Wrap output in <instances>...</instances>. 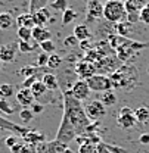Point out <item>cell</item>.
Listing matches in <instances>:
<instances>
[{
	"mask_svg": "<svg viewBox=\"0 0 149 153\" xmlns=\"http://www.w3.org/2000/svg\"><path fill=\"white\" fill-rule=\"evenodd\" d=\"M36 153H49L46 149V143H40L36 146Z\"/></svg>",
	"mask_w": 149,
	"mask_h": 153,
	"instance_id": "cell-47",
	"label": "cell"
},
{
	"mask_svg": "<svg viewBox=\"0 0 149 153\" xmlns=\"http://www.w3.org/2000/svg\"><path fill=\"white\" fill-rule=\"evenodd\" d=\"M16 36H18V38L21 41H31V40H33L31 30H28V28H18Z\"/></svg>",
	"mask_w": 149,
	"mask_h": 153,
	"instance_id": "cell-35",
	"label": "cell"
},
{
	"mask_svg": "<svg viewBox=\"0 0 149 153\" xmlns=\"http://www.w3.org/2000/svg\"><path fill=\"white\" fill-rule=\"evenodd\" d=\"M16 24L19 25V28H28L33 30L36 27V21H34V15L27 12V13H21L16 18Z\"/></svg>",
	"mask_w": 149,
	"mask_h": 153,
	"instance_id": "cell-18",
	"label": "cell"
},
{
	"mask_svg": "<svg viewBox=\"0 0 149 153\" xmlns=\"http://www.w3.org/2000/svg\"><path fill=\"white\" fill-rule=\"evenodd\" d=\"M36 68L34 66H25V68H22L21 69V74L25 76V78H28V76H36Z\"/></svg>",
	"mask_w": 149,
	"mask_h": 153,
	"instance_id": "cell-40",
	"label": "cell"
},
{
	"mask_svg": "<svg viewBox=\"0 0 149 153\" xmlns=\"http://www.w3.org/2000/svg\"><path fill=\"white\" fill-rule=\"evenodd\" d=\"M61 63H62V57L59 56V55H49V59H47V68L56 69V68H59Z\"/></svg>",
	"mask_w": 149,
	"mask_h": 153,
	"instance_id": "cell-33",
	"label": "cell"
},
{
	"mask_svg": "<svg viewBox=\"0 0 149 153\" xmlns=\"http://www.w3.org/2000/svg\"><path fill=\"white\" fill-rule=\"evenodd\" d=\"M105 149H106L109 153H127L124 149L117 147V146H111V144H105Z\"/></svg>",
	"mask_w": 149,
	"mask_h": 153,
	"instance_id": "cell-44",
	"label": "cell"
},
{
	"mask_svg": "<svg viewBox=\"0 0 149 153\" xmlns=\"http://www.w3.org/2000/svg\"><path fill=\"white\" fill-rule=\"evenodd\" d=\"M44 111V105L43 103H38V102H34L33 106H31V112L33 114H41Z\"/></svg>",
	"mask_w": 149,
	"mask_h": 153,
	"instance_id": "cell-43",
	"label": "cell"
},
{
	"mask_svg": "<svg viewBox=\"0 0 149 153\" xmlns=\"http://www.w3.org/2000/svg\"><path fill=\"white\" fill-rule=\"evenodd\" d=\"M0 130H7V131H10L13 135L21 137V138H24L27 134L31 131V130H28V128H25V127H21L18 124H15V122H12V121H7L6 118H1V116H0Z\"/></svg>",
	"mask_w": 149,
	"mask_h": 153,
	"instance_id": "cell-12",
	"label": "cell"
},
{
	"mask_svg": "<svg viewBox=\"0 0 149 153\" xmlns=\"http://www.w3.org/2000/svg\"><path fill=\"white\" fill-rule=\"evenodd\" d=\"M84 111L90 122H99L106 115V106H103L100 100H92L84 106Z\"/></svg>",
	"mask_w": 149,
	"mask_h": 153,
	"instance_id": "cell-7",
	"label": "cell"
},
{
	"mask_svg": "<svg viewBox=\"0 0 149 153\" xmlns=\"http://www.w3.org/2000/svg\"><path fill=\"white\" fill-rule=\"evenodd\" d=\"M136 118H134V111L129 108V106H124V108H121V111H120V114H118V118H117V124L121 127V128H124V130H129L131 127H134L136 125Z\"/></svg>",
	"mask_w": 149,
	"mask_h": 153,
	"instance_id": "cell-10",
	"label": "cell"
},
{
	"mask_svg": "<svg viewBox=\"0 0 149 153\" xmlns=\"http://www.w3.org/2000/svg\"><path fill=\"white\" fill-rule=\"evenodd\" d=\"M134 118L137 122H148L149 121V108L146 106H139L136 111H134Z\"/></svg>",
	"mask_w": 149,
	"mask_h": 153,
	"instance_id": "cell-25",
	"label": "cell"
},
{
	"mask_svg": "<svg viewBox=\"0 0 149 153\" xmlns=\"http://www.w3.org/2000/svg\"><path fill=\"white\" fill-rule=\"evenodd\" d=\"M16 52H18V44L16 43H7L0 46V60L10 63L15 60L16 57Z\"/></svg>",
	"mask_w": 149,
	"mask_h": 153,
	"instance_id": "cell-14",
	"label": "cell"
},
{
	"mask_svg": "<svg viewBox=\"0 0 149 153\" xmlns=\"http://www.w3.org/2000/svg\"><path fill=\"white\" fill-rule=\"evenodd\" d=\"M99 100L103 103V106H114V105L117 103V94H115L112 90H109V91L102 93Z\"/></svg>",
	"mask_w": 149,
	"mask_h": 153,
	"instance_id": "cell-26",
	"label": "cell"
},
{
	"mask_svg": "<svg viewBox=\"0 0 149 153\" xmlns=\"http://www.w3.org/2000/svg\"><path fill=\"white\" fill-rule=\"evenodd\" d=\"M75 137H77V134H75L74 127L71 125V122L68 121V118L65 115H62V121H61V125L58 128L55 140L59 141V143H62V144H67L68 146V143L74 141Z\"/></svg>",
	"mask_w": 149,
	"mask_h": 153,
	"instance_id": "cell-4",
	"label": "cell"
},
{
	"mask_svg": "<svg viewBox=\"0 0 149 153\" xmlns=\"http://www.w3.org/2000/svg\"><path fill=\"white\" fill-rule=\"evenodd\" d=\"M74 72L78 75V79L87 81L89 78H92V76L96 74V69H94L93 63H90V62H87V60H84V59H80V60L75 63Z\"/></svg>",
	"mask_w": 149,
	"mask_h": 153,
	"instance_id": "cell-11",
	"label": "cell"
},
{
	"mask_svg": "<svg viewBox=\"0 0 149 153\" xmlns=\"http://www.w3.org/2000/svg\"><path fill=\"white\" fill-rule=\"evenodd\" d=\"M78 46H80V49H81V50H84V52H89V50L92 49V47H90V41H89V40L80 41V44H78Z\"/></svg>",
	"mask_w": 149,
	"mask_h": 153,
	"instance_id": "cell-46",
	"label": "cell"
},
{
	"mask_svg": "<svg viewBox=\"0 0 149 153\" xmlns=\"http://www.w3.org/2000/svg\"><path fill=\"white\" fill-rule=\"evenodd\" d=\"M105 153H109V152H108V150H106V149H105Z\"/></svg>",
	"mask_w": 149,
	"mask_h": 153,
	"instance_id": "cell-50",
	"label": "cell"
},
{
	"mask_svg": "<svg viewBox=\"0 0 149 153\" xmlns=\"http://www.w3.org/2000/svg\"><path fill=\"white\" fill-rule=\"evenodd\" d=\"M139 21H140L142 24L149 25V1H148V4L140 10V13H139Z\"/></svg>",
	"mask_w": 149,
	"mask_h": 153,
	"instance_id": "cell-37",
	"label": "cell"
},
{
	"mask_svg": "<svg viewBox=\"0 0 149 153\" xmlns=\"http://www.w3.org/2000/svg\"><path fill=\"white\" fill-rule=\"evenodd\" d=\"M112 82V88H130L134 85V82H137V71L134 66L124 65L121 68H118L114 74L109 75Z\"/></svg>",
	"mask_w": 149,
	"mask_h": 153,
	"instance_id": "cell-2",
	"label": "cell"
},
{
	"mask_svg": "<svg viewBox=\"0 0 149 153\" xmlns=\"http://www.w3.org/2000/svg\"><path fill=\"white\" fill-rule=\"evenodd\" d=\"M16 44H18V52H21V53H31L36 50V44L31 41H21L19 40Z\"/></svg>",
	"mask_w": 149,
	"mask_h": 153,
	"instance_id": "cell-31",
	"label": "cell"
},
{
	"mask_svg": "<svg viewBox=\"0 0 149 153\" xmlns=\"http://www.w3.org/2000/svg\"><path fill=\"white\" fill-rule=\"evenodd\" d=\"M18 141H19V138L16 137V135H13V134H12L10 137H7V138L4 140V143H6V146H7L9 149H12V147H13V146H15V144H16Z\"/></svg>",
	"mask_w": 149,
	"mask_h": 153,
	"instance_id": "cell-41",
	"label": "cell"
},
{
	"mask_svg": "<svg viewBox=\"0 0 149 153\" xmlns=\"http://www.w3.org/2000/svg\"><path fill=\"white\" fill-rule=\"evenodd\" d=\"M149 0H124V6L127 10V19L130 24H134L139 21L140 10L148 4Z\"/></svg>",
	"mask_w": 149,
	"mask_h": 153,
	"instance_id": "cell-8",
	"label": "cell"
},
{
	"mask_svg": "<svg viewBox=\"0 0 149 153\" xmlns=\"http://www.w3.org/2000/svg\"><path fill=\"white\" fill-rule=\"evenodd\" d=\"M74 36L78 41H84V40H89L92 37V33L86 24H80L74 28Z\"/></svg>",
	"mask_w": 149,
	"mask_h": 153,
	"instance_id": "cell-21",
	"label": "cell"
},
{
	"mask_svg": "<svg viewBox=\"0 0 149 153\" xmlns=\"http://www.w3.org/2000/svg\"><path fill=\"white\" fill-rule=\"evenodd\" d=\"M62 97H64V115L68 118V121L74 127L75 134L77 135H84L87 133V128L92 122L86 115L83 103L73 96L71 90H65Z\"/></svg>",
	"mask_w": 149,
	"mask_h": 153,
	"instance_id": "cell-1",
	"label": "cell"
},
{
	"mask_svg": "<svg viewBox=\"0 0 149 153\" xmlns=\"http://www.w3.org/2000/svg\"><path fill=\"white\" fill-rule=\"evenodd\" d=\"M87 85L90 88V91H99V93H105L112 90V82L109 75H100V74H94L92 78L87 79Z\"/></svg>",
	"mask_w": 149,
	"mask_h": 153,
	"instance_id": "cell-5",
	"label": "cell"
},
{
	"mask_svg": "<svg viewBox=\"0 0 149 153\" xmlns=\"http://www.w3.org/2000/svg\"><path fill=\"white\" fill-rule=\"evenodd\" d=\"M139 141H140L142 144H149V134H142V135L139 137Z\"/></svg>",
	"mask_w": 149,
	"mask_h": 153,
	"instance_id": "cell-48",
	"label": "cell"
},
{
	"mask_svg": "<svg viewBox=\"0 0 149 153\" xmlns=\"http://www.w3.org/2000/svg\"><path fill=\"white\" fill-rule=\"evenodd\" d=\"M71 93L80 102L86 100L89 97V94H90V88L87 85V81H84V79H77V81H74L73 82V87H71Z\"/></svg>",
	"mask_w": 149,
	"mask_h": 153,
	"instance_id": "cell-13",
	"label": "cell"
},
{
	"mask_svg": "<svg viewBox=\"0 0 149 153\" xmlns=\"http://www.w3.org/2000/svg\"><path fill=\"white\" fill-rule=\"evenodd\" d=\"M78 153H105V144L87 141V143L78 146Z\"/></svg>",
	"mask_w": 149,
	"mask_h": 153,
	"instance_id": "cell-17",
	"label": "cell"
},
{
	"mask_svg": "<svg viewBox=\"0 0 149 153\" xmlns=\"http://www.w3.org/2000/svg\"><path fill=\"white\" fill-rule=\"evenodd\" d=\"M47 59H49V55L47 53H40L37 57V66H44V65H47Z\"/></svg>",
	"mask_w": 149,
	"mask_h": 153,
	"instance_id": "cell-42",
	"label": "cell"
},
{
	"mask_svg": "<svg viewBox=\"0 0 149 153\" xmlns=\"http://www.w3.org/2000/svg\"><path fill=\"white\" fill-rule=\"evenodd\" d=\"M0 112L3 115H12L13 112H15V109L9 105V102L7 100H4V99H0Z\"/></svg>",
	"mask_w": 149,
	"mask_h": 153,
	"instance_id": "cell-34",
	"label": "cell"
},
{
	"mask_svg": "<svg viewBox=\"0 0 149 153\" xmlns=\"http://www.w3.org/2000/svg\"><path fill=\"white\" fill-rule=\"evenodd\" d=\"M103 18V4L100 0H87V12H86V25L96 19Z\"/></svg>",
	"mask_w": 149,
	"mask_h": 153,
	"instance_id": "cell-9",
	"label": "cell"
},
{
	"mask_svg": "<svg viewBox=\"0 0 149 153\" xmlns=\"http://www.w3.org/2000/svg\"><path fill=\"white\" fill-rule=\"evenodd\" d=\"M94 69H96V74H100V75H106V74H114L117 69H118V65H120V60L118 57H102L99 59L97 62H94Z\"/></svg>",
	"mask_w": 149,
	"mask_h": 153,
	"instance_id": "cell-6",
	"label": "cell"
},
{
	"mask_svg": "<svg viewBox=\"0 0 149 153\" xmlns=\"http://www.w3.org/2000/svg\"><path fill=\"white\" fill-rule=\"evenodd\" d=\"M16 100H18V103L21 106H24V109H28V106H33V103L36 102V99H34V96L31 93V90L30 88H19L18 91H16Z\"/></svg>",
	"mask_w": 149,
	"mask_h": 153,
	"instance_id": "cell-15",
	"label": "cell"
},
{
	"mask_svg": "<svg viewBox=\"0 0 149 153\" xmlns=\"http://www.w3.org/2000/svg\"><path fill=\"white\" fill-rule=\"evenodd\" d=\"M22 141H25L28 144H33V146H37L40 143H46V137H44L43 133H38L36 130H31L30 133L22 138Z\"/></svg>",
	"mask_w": 149,
	"mask_h": 153,
	"instance_id": "cell-19",
	"label": "cell"
},
{
	"mask_svg": "<svg viewBox=\"0 0 149 153\" xmlns=\"http://www.w3.org/2000/svg\"><path fill=\"white\" fill-rule=\"evenodd\" d=\"M15 25V19L9 12L0 13V30H9Z\"/></svg>",
	"mask_w": 149,
	"mask_h": 153,
	"instance_id": "cell-24",
	"label": "cell"
},
{
	"mask_svg": "<svg viewBox=\"0 0 149 153\" xmlns=\"http://www.w3.org/2000/svg\"><path fill=\"white\" fill-rule=\"evenodd\" d=\"M78 16V13L75 12L74 9H67L65 12H62V25H70V24H73L75 19Z\"/></svg>",
	"mask_w": 149,
	"mask_h": 153,
	"instance_id": "cell-27",
	"label": "cell"
},
{
	"mask_svg": "<svg viewBox=\"0 0 149 153\" xmlns=\"http://www.w3.org/2000/svg\"><path fill=\"white\" fill-rule=\"evenodd\" d=\"M30 90H31V93H33V96H34V99H36V100H41V99L44 97V94L49 91V90L44 87V84H43L41 81H38V79L33 84V85H31V88H30Z\"/></svg>",
	"mask_w": 149,
	"mask_h": 153,
	"instance_id": "cell-23",
	"label": "cell"
},
{
	"mask_svg": "<svg viewBox=\"0 0 149 153\" xmlns=\"http://www.w3.org/2000/svg\"><path fill=\"white\" fill-rule=\"evenodd\" d=\"M12 96H15V88H13L12 84H1L0 85V97L1 99L6 100V99H9Z\"/></svg>",
	"mask_w": 149,
	"mask_h": 153,
	"instance_id": "cell-30",
	"label": "cell"
},
{
	"mask_svg": "<svg viewBox=\"0 0 149 153\" xmlns=\"http://www.w3.org/2000/svg\"><path fill=\"white\" fill-rule=\"evenodd\" d=\"M31 36H33V40L37 41L38 44L43 43V41L50 40V37H52L50 31H49L46 27H38V25H36V27L31 30Z\"/></svg>",
	"mask_w": 149,
	"mask_h": 153,
	"instance_id": "cell-16",
	"label": "cell"
},
{
	"mask_svg": "<svg viewBox=\"0 0 149 153\" xmlns=\"http://www.w3.org/2000/svg\"><path fill=\"white\" fill-rule=\"evenodd\" d=\"M12 1H15V0H12Z\"/></svg>",
	"mask_w": 149,
	"mask_h": 153,
	"instance_id": "cell-51",
	"label": "cell"
},
{
	"mask_svg": "<svg viewBox=\"0 0 149 153\" xmlns=\"http://www.w3.org/2000/svg\"><path fill=\"white\" fill-rule=\"evenodd\" d=\"M131 25L129 21H124V22H120L118 25H117V33H118V36H121V37H129L130 36V31H131Z\"/></svg>",
	"mask_w": 149,
	"mask_h": 153,
	"instance_id": "cell-28",
	"label": "cell"
},
{
	"mask_svg": "<svg viewBox=\"0 0 149 153\" xmlns=\"http://www.w3.org/2000/svg\"><path fill=\"white\" fill-rule=\"evenodd\" d=\"M49 1H50V0H30V3H28L30 13H34V12H37L40 9L47 7V3H49Z\"/></svg>",
	"mask_w": 149,
	"mask_h": 153,
	"instance_id": "cell-29",
	"label": "cell"
},
{
	"mask_svg": "<svg viewBox=\"0 0 149 153\" xmlns=\"http://www.w3.org/2000/svg\"><path fill=\"white\" fill-rule=\"evenodd\" d=\"M103 18L111 24H120L127 19L124 0H106L103 4Z\"/></svg>",
	"mask_w": 149,
	"mask_h": 153,
	"instance_id": "cell-3",
	"label": "cell"
},
{
	"mask_svg": "<svg viewBox=\"0 0 149 153\" xmlns=\"http://www.w3.org/2000/svg\"><path fill=\"white\" fill-rule=\"evenodd\" d=\"M33 15H34L36 25H38V27H44V24H47V21L50 19V10H49L47 7H44V9H40L37 12H34Z\"/></svg>",
	"mask_w": 149,
	"mask_h": 153,
	"instance_id": "cell-22",
	"label": "cell"
},
{
	"mask_svg": "<svg viewBox=\"0 0 149 153\" xmlns=\"http://www.w3.org/2000/svg\"><path fill=\"white\" fill-rule=\"evenodd\" d=\"M40 47H41V50L44 52V53H53V50H55V44H53V41L52 40H47V41H43V43H40Z\"/></svg>",
	"mask_w": 149,
	"mask_h": 153,
	"instance_id": "cell-38",
	"label": "cell"
},
{
	"mask_svg": "<svg viewBox=\"0 0 149 153\" xmlns=\"http://www.w3.org/2000/svg\"><path fill=\"white\" fill-rule=\"evenodd\" d=\"M1 63H3V62H1V60H0V68H1Z\"/></svg>",
	"mask_w": 149,
	"mask_h": 153,
	"instance_id": "cell-49",
	"label": "cell"
},
{
	"mask_svg": "<svg viewBox=\"0 0 149 153\" xmlns=\"http://www.w3.org/2000/svg\"><path fill=\"white\" fill-rule=\"evenodd\" d=\"M41 82L44 84V87H46L49 91H56V90L59 88V79H58V76L53 75V74H44Z\"/></svg>",
	"mask_w": 149,
	"mask_h": 153,
	"instance_id": "cell-20",
	"label": "cell"
},
{
	"mask_svg": "<svg viewBox=\"0 0 149 153\" xmlns=\"http://www.w3.org/2000/svg\"><path fill=\"white\" fill-rule=\"evenodd\" d=\"M50 7L55 10L65 12L68 9V1L67 0H50Z\"/></svg>",
	"mask_w": 149,
	"mask_h": 153,
	"instance_id": "cell-32",
	"label": "cell"
},
{
	"mask_svg": "<svg viewBox=\"0 0 149 153\" xmlns=\"http://www.w3.org/2000/svg\"><path fill=\"white\" fill-rule=\"evenodd\" d=\"M80 44V41L75 38V36L73 34V36H68V37L64 40V46L65 47H77Z\"/></svg>",
	"mask_w": 149,
	"mask_h": 153,
	"instance_id": "cell-39",
	"label": "cell"
},
{
	"mask_svg": "<svg viewBox=\"0 0 149 153\" xmlns=\"http://www.w3.org/2000/svg\"><path fill=\"white\" fill-rule=\"evenodd\" d=\"M33 116H34V114L31 112V109H22L19 112V118L24 124H30L33 121Z\"/></svg>",
	"mask_w": 149,
	"mask_h": 153,
	"instance_id": "cell-36",
	"label": "cell"
},
{
	"mask_svg": "<svg viewBox=\"0 0 149 153\" xmlns=\"http://www.w3.org/2000/svg\"><path fill=\"white\" fill-rule=\"evenodd\" d=\"M36 81H37L36 76H28V78H25V79H24V88H31V85H33Z\"/></svg>",
	"mask_w": 149,
	"mask_h": 153,
	"instance_id": "cell-45",
	"label": "cell"
}]
</instances>
